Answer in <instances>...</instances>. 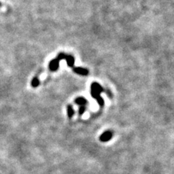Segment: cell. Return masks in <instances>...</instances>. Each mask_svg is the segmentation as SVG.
Returning <instances> with one entry per match:
<instances>
[{
    "instance_id": "obj_10",
    "label": "cell",
    "mask_w": 174,
    "mask_h": 174,
    "mask_svg": "<svg viewBox=\"0 0 174 174\" xmlns=\"http://www.w3.org/2000/svg\"><path fill=\"white\" fill-rule=\"evenodd\" d=\"M1 3L0 2V7H1Z\"/></svg>"
},
{
    "instance_id": "obj_4",
    "label": "cell",
    "mask_w": 174,
    "mask_h": 174,
    "mask_svg": "<svg viewBox=\"0 0 174 174\" xmlns=\"http://www.w3.org/2000/svg\"><path fill=\"white\" fill-rule=\"evenodd\" d=\"M60 61V60L58 58L50 61V62L49 64V69L50 70V71H56L59 68Z\"/></svg>"
},
{
    "instance_id": "obj_8",
    "label": "cell",
    "mask_w": 174,
    "mask_h": 174,
    "mask_svg": "<svg viewBox=\"0 0 174 174\" xmlns=\"http://www.w3.org/2000/svg\"><path fill=\"white\" fill-rule=\"evenodd\" d=\"M40 84L39 79L37 76H35L34 79H32V81H31V86H32L34 88H36L37 86H39V85Z\"/></svg>"
},
{
    "instance_id": "obj_3",
    "label": "cell",
    "mask_w": 174,
    "mask_h": 174,
    "mask_svg": "<svg viewBox=\"0 0 174 174\" xmlns=\"http://www.w3.org/2000/svg\"><path fill=\"white\" fill-rule=\"evenodd\" d=\"M113 133L111 130H106L104 133H102L101 136H100V140L102 142H107L110 140L112 137Z\"/></svg>"
},
{
    "instance_id": "obj_7",
    "label": "cell",
    "mask_w": 174,
    "mask_h": 174,
    "mask_svg": "<svg viewBox=\"0 0 174 174\" xmlns=\"http://www.w3.org/2000/svg\"><path fill=\"white\" fill-rule=\"evenodd\" d=\"M67 116H68L69 118H71L73 116V115H74V109H73V106L70 105H67Z\"/></svg>"
},
{
    "instance_id": "obj_5",
    "label": "cell",
    "mask_w": 174,
    "mask_h": 174,
    "mask_svg": "<svg viewBox=\"0 0 174 174\" xmlns=\"http://www.w3.org/2000/svg\"><path fill=\"white\" fill-rule=\"evenodd\" d=\"M73 71L77 73V74L82 75V76H86V75L88 74V70L87 69L82 68V67H79L73 68Z\"/></svg>"
},
{
    "instance_id": "obj_9",
    "label": "cell",
    "mask_w": 174,
    "mask_h": 174,
    "mask_svg": "<svg viewBox=\"0 0 174 174\" xmlns=\"http://www.w3.org/2000/svg\"><path fill=\"white\" fill-rule=\"evenodd\" d=\"M86 111V107L85 106H80L79 109V114L80 115H82Z\"/></svg>"
},
{
    "instance_id": "obj_6",
    "label": "cell",
    "mask_w": 174,
    "mask_h": 174,
    "mask_svg": "<svg viewBox=\"0 0 174 174\" xmlns=\"http://www.w3.org/2000/svg\"><path fill=\"white\" fill-rule=\"evenodd\" d=\"M87 102H87V100L84 97H79L75 100V103L79 106H86Z\"/></svg>"
},
{
    "instance_id": "obj_2",
    "label": "cell",
    "mask_w": 174,
    "mask_h": 174,
    "mask_svg": "<svg viewBox=\"0 0 174 174\" xmlns=\"http://www.w3.org/2000/svg\"><path fill=\"white\" fill-rule=\"evenodd\" d=\"M58 58L59 60H65L67 61V65H68V66H70V67H73V65H74V58L71 55H67L64 53H60L58 55Z\"/></svg>"
},
{
    "instance_id": "obj_1",
    "label": "cell",
    "mask_w": 174,
    "mask_h": 174,
    "mask_svg": "<svg viewBox=\"0 0 174 174\" xmlns=\"http://www.w3.org/2000/svg\"><path fill=\"white\" fill-rule=\"evenodd\" d=\"M104 91L103 88L100 84H99L97 82L91 83V95L93 98L97 100V103L100 107H102L105 105V101L102 97L100 96L101 93Z\"/></svg>"
}]
</instances>
